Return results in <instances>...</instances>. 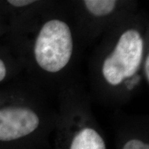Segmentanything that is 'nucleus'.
Returning <instances> with one entry per match:
<instances>
[{"label":"nucleus","mask_w":149,"mask_h":149,"mask_svg":"<svg viewBox=\"0 0 149 149\" xmlns=\"http://www.w3.org/2000/svg\"><path fill=\"white\" fill-rule=\"evenodd\" d=\"M6 74V68L3 61L0 59V81L4 79Z\"/></svg>","instance_id":"nucleus-8"},{"label":"nucleus","mask_w":149,"mask_h":149,"mask_svg":"<svg viewBox=\"0 0 149 149\" xmlns=\"http://www.w3.org/2000/svg\"><path fill=\"white\" fill-rule=\"evenodd\" d=\"M84 2L88 12L95 17L108 15L116 6L115 0H86Z\"/></svg>","instance_id":"nucleus-5"},{"label":"nucleus","mask_w":149,"mask_h":149,"mask_svg":"<svg viewBox=\"0 0 149 149\" xmlns=\"http://www.w3.org/2000/svg\"><path fill=\"white\" fill-rule=\"evenodd\" d=\"M73 51V40L69 26L59 19L44 24L35 43V60L41 68L57 72L69 62Z\"/></svg>","instance_id":"nucleus-1"},{"label":"nucleus","mask_w":149,"mask_h":149,"mask_svg":"<svg viewBox=\"0 0 149 149\" xmlns=\"http://www.w3.org/2000/svg\"><path fill=\"white\" fill-rule=\"evenodd\" d=\"M144 42L138 31L129 29L122 33L113 52L104 61L102 73L112 86L120 84L138 70L142 59Z\"/></svg>","instance_id":"nucleus-2"},{"label":"nucleus","mask_w":149,"mask_h":149,"mask_svg":"<svg viewBox=\"0 0 149 149\" xmlns=\"http://www.w3.org/2000/svg\"><path fill=\"white\" fill-rule=\"evenodd\" d=\"M40 119L34 111L24 107L0 110V141H8L25 137L35 131Z\"/></svg>","instance_id":"nucleus-3"},{"label":"nucleus","mask_w":149,"mask_h":149,"mask_svg":"<svg viewBox=\"0 0 149 149\" xmlns=\"http://www.w3.org/2000/svg\"><path fill=\"white\" fill-rule=\"evenodd\" d=\"M144 71H145V75H146L147 81L148 82L149 81V55H147L146 61H145Z\"/></svg>","instance_id":"nucleus-9"},{"label":"nucleus","mask_w":149,"mask_h":149,"mask_svg":"<svg viewBox=\"0 0 149 149\" xmlns=\"http://www.w3.org/2000/svg\"><path fill=\"white\" fill-rule=\"evenodd\" d=\"M33 0H8V3L15 7H24L34 3Z\"/></svg>","instance_id":"nucleus-7"},{"label":"nucleus","mask_w":149,"mask_h":149,"mask_svg":"<svg viewBox=\"0 0 149 149\" xmlns=\"http://www.w3.org/2000/svg\"><path fill=\"white\" fill-rule=\"evenodd\" d=\"M70 149H107L102 136L95 130L85 128L72 139Z\"/></svg>","instance_id":"nucleus-4"},{"label":"nucleus","mask_w":149,"mask_h":149,"mask_svg":"<svg viewBox=\"0 0 149 149\" xmlns=\"http://www.w3.org/2000/svg\"><path fill=\"white\" fill-rule=\"evenodd\" d=\"M122 149H149V145L139 139H134L128 141Z\"/></svg>","instance_id":"nucleus-6"}]
</instances>
